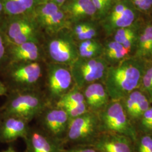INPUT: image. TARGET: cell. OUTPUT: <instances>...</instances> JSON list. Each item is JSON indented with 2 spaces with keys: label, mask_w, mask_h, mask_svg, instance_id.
Here are the masks:
<instances>
[{
  "label": "cell",
  "mask_w": 152,
  "mask_h": 152,
  "mask_svg": "<svg viewBox=\"0 0 152 152\" xmlns=\"http://www.w3.org/2000/svg\"><path fill=\"white\" fill-rule=\"evenodd\" d=\"M129 53V51L125 49L122 44L113 41L104 46L102 57L109 65V63L124 59Z\"/></svg>",
  "instance_id": "19"
},
{
  "label": "cell",
  "mask_w": 152,
  "mask_h": 152,
  "mask_svg": "<svg viewBox=\"0 0 152 152\" xmlns=\"http://www.w3.org/2000/svg\"></svg>",
  "instance_id": "43"
},
{
  "label": "cell",
  "mask_w": 152,
  "mask_h": 152,
  "mask_svg": "<svg viewBox=\"0 0 152 152\" xmlns=\"http://www.w3.org/2000/svg\"><path fill=\"white\" fill-rule=\"evenodd\" d=\"M145 70L140 62L132 59L109 66L103 82L110 100L120 101L139 89Z\"/></svg>",
  "instance_id": "1"
},
{
  "label": "cell",
  "mask_w": 152,
  "mask_h": 152,
  "mask_svg": "<svg viewBox=\"0 0 152 152\" xmlns=\"http://www.w3.org/2000/svg\"><path fill=\"white\" fill-rule=\"evenodd\" d=\"M0 152H18L16 149L12 146H9L7 149H6L5 150L1 151Z\"/></svg>",
  "instance_id": "39"
},
{
  "label": "cell",
  "mask_w": 152,
  "mask_h": 152,
  "mask_svg": "<svg viewBox=\"0 0 152 152\" xmlns=\"http://www.w3.org/2000/svg\"><path fill=\"white\" fill-rule=\"evenodd\" d=\"M105 2H106V3L108 4V5L109 6L110 5V2H111V1L112 0H104Z\"/></svg>",
  "instance_id": "40"
},
{
  "label": "cell",
  "mask_w": 152,
  "mask_h": 152,
  "mask_svg": "<svg viewBox=\"0 0 152 152\" xmlns=\"http://www.w3.org/2000/svg\"><path fill=\"white\" fill-rule=\"evenodd\" d=\"M6 16L32 15L37 6L43 0H1Z\"/></svg>",
  "instance_id": "17"
},
{
  "label": "cell",
  "mask_w": 152,
  "mask_h": 152,
  "mask_svg": "<svg viewBox=\"0 0 152 152\" xmlns=\"http://www.w3.org/2000/svg\"><path fill=\"white\" fill-rule=\"evenodd\" d=\"M0 107L2 116H14L29 123L35 120L50 103L42 90L9 92Z\"/></svg>",
  "instance_id": "3"
},
{
  "label": "cell",
  "mask_w": 152,
  "mask_h": 152,
  "mask_svg": "<svg viewBox=\"0 0 152 152\" xmlns=\"http://www.w3.org/2000/svg\"><path fill=\"white\" fill-rule=\"evenodd\" d=\"M98 114L101 132L124 135L133 142L136 139V127L125 113L120 101L111 100Z\"/></svg>",
  "instance_id": "8"
},
{
  "label": "cell",
  "mask_w": 152,
  "mask_h": 152,
  "mask_svg": "<svg viewBox=\"0 0 152 152\" xmlns=\"http://www.w3.org/2000/svg\"><path fill=\"white\" fill-rule=\"evenodd\" d=\"M61 152H98L92 146L77 145L64 148Z\"/></svg>",
  "instance_id": "32"
},
{
  "label": "cell",
  "mask_w": 152,
  "mask_h": 152,
  "mask_svg": "<svg viewBox=\"0 0 152 152\" xmlns=\"http://www.w3.org/2000/svg\"><path fill=\"white\" fill-rule=\"evenodd\" d=\"M127 7L126 6L122 5V4H119L116 6L114 7L113 10L112 11V13L111 14V15L110 16V18H114L115 16H118V15H120L121 13H122L123 11L125 10Z\"/></svg>",
  "instance_id": "35"
},
{
  "label": "cell",
  "mask_w": 152,
  "mask_h": 152,
  "mask_svg": "<svg viewBox=\"0 0 152 152\" xmlns=\"http://www.w3.org/2000/svg\"><path fill=\"white\" fill-rule=\"evenodd\" d=\"M2 116L1 112V111H0V122H1V121L2 120Z\"/></svg>",
  "instance_id": "41"
},
{
  "label": "cell",
  "mask_w": 152,
  "mask_h": 152,
  "mask_svg": "<svg viewBox=\"0 0 152 152\" xmlns=\"http://www.w3.org/2000/svg\"><path fill=\"white\" fill-rule=\"evenodd\" d=\"M89 111L98 113L111 101L103 82H96L82 89Z\"/></svg>",
  "instance_id": "15"
},
{
  "label": "cell",
  "mask_w": 152,
  "mask_h": 152,
  "mask_svg": "<svg viewBox=\"0 0 152 152\" xmlns=\"http://www.w3.org/2000/svg\"><path fill=\"white\" fill-rule=\"evenodd\" d=\"M0 23L8 45L34 42L42 45L44 34L32 15L6 16Z\"/></svg>",
  "instance_id": "5"
},
{
  "label": "cell",
  "mask_w": 152,
  "mask_h": 152,
  "mask_svg": "<svg viewBox=\"0 0 152 152\" xmlns=\"http://www.w3.org/2000/svg\"><path fill=\"white\" fill-rule=\"evenodd\" d=\"M137 134L152 135V104L135 124Z\"/></svg>",
  "instance_id": "22"
},
{
  "label": "cell",
  "mask_w": 152,
  "mask_h": 152,
  "mask_svg": "<svg viewBox=\"0 0 152 152\" xmlns=\"http://www.w3.org/2000/svg\"><path fill=\"white\" fill-rule=\"evenodd\" d=\"M8 93L7 88L4 83L0 80V96H6Z\"/></svg>",
  "instance_id": "36"
},
{
  "label": "cell",
  "mask_w": 152,
  "mask_h": 152,
  "mask_svg": "<svg viewBox=\"0 0 152 152\" xmlns=\"http://www.w3.org/2000/svg\"><path fill=\"white\" fill-rule=\"evenodd\" d=\"M64 109L68 115L70 119H73L85 113L88 110L86 103L80 104L65 107Z\"/></svg>",
  "instance_id": "29"
},
{
  "label": "cell",
  "mask_w": 152,
  "mask_h": 152,
  "mask_svg": "<svg viewBox=\"0 0 152 152\" xmlns=\"http://www.w3.org/2000/svg\"><path fill=\"white\" fill-rule=\"evenodd\" d=\"M82 103H85L84 95L81 89L75 85L71 91L67 92L55 105L61 108H64L69 105Z\"/></svg>",
  "instance_id": "20"
},
{
  "label": "cell",
  "mask_w": 152,
  "mask_h": 152,
  "mask_svg": "<svg viewBox=\"0 0 152 152\" xmlns=\"http://www.w3.org/2000/svg\"><path fill=\"white\" fill-rule=\"evenodd\" d=\"M135 5L139 9L143 10H148L151 5H150L145 0H131Z\"/></svg>",
  "instance_id": "34"
},
{
  "label": "cell",
  "mask_w": 152,
  "mask_h": 152,
  "mask_svg": "<svg viewBox=\"0 0 152 152\" xmlns=\"http://www.w3.org/2000/svg\"><path fill=\"white\" fill-rule=\"evenodd\" d=\"M141 93L142 92L139 89L135 90L120 100L125 113L131 122Z\"/></svg>",
  "instance_id": "21"
},
{
  "label": "cell",
  "mask_w": 152,
  "mask_h": 152,
  "mask_svg": "<svg viewBox=\"0 0 152 152\" xmlns=\"http://www.w3.org/2000/svg\"><path fill=\"white\" fill-rule=\"evenodd\" d=\"M151 105L152 104L149 100L142 92L139 99V101L137 104L134 114L132 119V122L134 125H135L136 122L140 118L142 114L151 106Z\"/></svg>",
  "instance_id": "28"
},
{
  "label": "cell",
  "mask_w": 152,
  "mask_h": 152,
  "mask_svg": "<svg viewBox=\"0 0 152 152\" xmlns=\"http://www.w3.org/2000/svg\"><path fill=\"white\" fill-rule=\"evenodd\" d=\"M133 36H134V33L130 29L125 28H121L118 30L115 34L114 41L120 44H122L126 39Z\"/></svg>",
  "instance_id": "31"
},
{
  "label": "cell",
  "mask_w": 152,
  "mask_h": 152,
  "mask_svg": "<svg viewBox=\"0 0 152 152\" xmlns=\"http://www.w3.org/2000/svg\"><path fill=\"white\" fill-rule=\"evenodd\" d=\"M42 47L46 62L71 66L79 58L77 44L69 29L44 36Z\"/></svg>",
  "instance_id": "4"
},
{
  "label": "cell",
  "mask_w": 152,
  "mask_h": 152,
  "mask_svg": "<svg viewBox=\"0 0 152 152\" xmlns=\"http://www.w3.org/2000/svg\"><path fill=\"white\" fill-rule=\"evenodd\" d=\"M60 9L67 16L71 25L95 15L98 12L91 0H66Z\"/></svg>",
  "instance_id": "16"
},
{
  "label": "cell",
  "mask_w": 152,
  "mask_h": 152,
  "mask_svg": "<svg viewBox=\"0 0 152 152\" xmlns=\"http://www.w3.org/2000/svg\"><path fill=\"white\" fill-rule=\"evenodd\" d=\"M6 16L5 12L4 10V7L2 2L0 0V21Z\"/></svg>",
  "instance_id": "38"
},
{
  "label": "cell",
  "mask_w": 152,
  "mask_h": 152,
  "mask_svg": "<svg viewBox=\"0 0 152 152\" xmlns=\"http://www.w3.org/2000/svg\"><path fill=\"white\" fill-rule=\"evenodd\" d=\"M95 6L97 12L99 14H104L107 10L109 6L104 0H91Z\"/></svg>",
  "instance_id": "33"
},
{
  "label": "cell",
  "mask_w": 152,
  "mask_h": 152,
  "mask_svg": "<svg viewBox=\"0 0 152 152\" xmlns=\"http://www.w3.org/2000/svg\"><path fill=\"white\" fill-rule=\"evenodd\" d=\"M79 58L90 59L102 57L103 46L95 39L77 42Z\"/></svg>",
  "instance_id": "18"
},
{
  "label": "cell",
  "mask_w": 152,
  "mask_h": 152,
  "mask_svg": "<svg viewBox=\"0 0 152 152\" xmlns=\"http://www.w3.org/2000/svg\"><path fill=\"white\" fill-rule=\"evenodd\" d=\"M101 133L98 113L88 111L71 119L64 144L65 147L92 146Z\"/></svg>",
  "instance_id": "6"
},
{
  "label": "cell",
  "mask_w": 152,
  "mask_h": 152,
  "mask_svg": "<svg viewBox=\"0 0 152 152\" xmlns=\"http://www.w3.org/2000/svg\"><path fill=\"white\" fill-rule=\"evenodd\" d=\"M75 86L70 66L46 63L42 90L50 104L55 105Z\"/></svg>",
  "instance_id": "7"
},
{
  "label": "cell",
  "mask_w": 152,
  "mask_h": 152,
  "mask_svg": "<svg viewBox=\"0 0 152 152\" xmlns=\"http://www.w3.org/2000/svg\"><path fill=\"white\" fill-rule=\"evenodd\" d=\"M30 128L26 120L14 116L2 117L0 122V142L11 143L26 137Z\"/></svg>",
  "instance_id": "12"
},
{
  "label": "cell",
  "mask_w": 152,
  "mask_h": 152,
  "mask_svg": "<svg viewBox=\"0 0 152 152\" xmlns=\"http://www.w3.org/2000/svg\"><path fill=\"white\" fill-rule=\"evenodd\" d=\"M23 140L26 152H61L65 147L63 142L49 135L37 126H30Z\"/></svg>",
  "instance_id": "11"
},
{
  "label": "cell",
  "mask_w": 152,
  "mask_h": 152,
  "mask_svg": "<svg viewBox=\"0 0 152 152\" xmlns=\"http://www.w3.org/2000/svg\"><path fill=\"white\" fill-rule=\"evenodd\" d=\"M133 144L134 152H152V135L137 134Z\"/></svg>",
  "instance_id": "24"
},
{
  "label": "cell",
  "mask_w": 152,
  "mask_h": 152,
  "mask_svg": "<svg viewBox=\"0 0 152 152\" xmlns=\"http://www.w3.org/2000/svg\"><path fill=\"white\" fill-rule=\"evenodd\" d=\"M35 120L39 129L64 143L71 121L64 109L49 104Z\"/></svg>",
  "instance_id": "10"
},
{
  "label": "cell",
  "mask_w": 152,
  "mask_h": 152,
  "mask_svg": "<svg viewBox=\"0 0 152 152\" xmlns=\"http://www.w3.org/2000/svg\"><path fill=\"white\" fill-rule=\"evenodd\" d=\"M9 64L8 44L2 32L0 23V76Z\"/></svg>",
  "instance_id": "27"
},
{
  "label": "cell",
  "mask_w": 152,
  "mask_h": 152,
  "mask_svg": "<svg viewBox=\"0 0 152 152\" xmlns=\"http://www.w3.org/2000/svg\"><path fill=\"white\" fill-rule=\"evenodd\" d=\"M97 35V31L94 27L91 24L88 23L87 27L84 32L76 38V42H79L83 41L87 39H95V37Z\"/></svg>",
  "instance_id": "30"
},
{
  "label": "cell",
  "mask_w": 152,
  "mask_h": 152,
  "mask_svg": "<svg viewBox=\"0 0 152 152\" xmlns=\"http://www.w3.org/2000/svg\"><path fill=\"white\" fill-rule=\"evenodd\" d=\"M139 90L147 96L152 104V66L145 68Z\"/></svg>",
  "instance_id": "26"
},
{
  "label": "cell",
  "mask_w": 152,
  "mask_h": 152,
  "mask_svg": "<svg viewBox=\"0 0 152 152\" xmlns=\"http://www.w3.org/2000/svg\"><path fill=\"white\" fill-rule=\"evenodd\" d=\"M135 15L134 12L128 7L118 16L110 18V23L115 26L118 27H127L130 26L134 20Z\"/></svg>",
  "instance_id": "25"
},
{
  "label": "cell",
  "mask_w": 152,
  "mask_h": 152,
  "mask_svg": "<svg viewBox=\"0 0 152 152\" xmlns=\"http://www.w3.org/2000/svg\"><path fill=\"white\" fill-rule=\"evenodd\" d=\"M138 55L145 56L152 53V26L146 28L141 35L139 42Z\"/></svg>",
  "instance_id": "23"
},
{
  "label": "cell",
  "mask_w": 152,
  "mask_h": 152,
  "mask_svg": "<svg viewBox=\"0 0 152 152\" xmlns=\"http://www.w3.org/2000/svg\"><path fill=\"white\" fill-rule=\"evenodd\" d=\"M92 147L98 152H134L132 139L113 133L102 132Z\"/></svg>",
  "instance_id": "13"
},
{
  "label": "cell",
  "mask_w": 152,
  "mask_h": 152,
  "mask_svg": "<svg viewBox=\"0 0 152 152\" xmlns=\"http://www.w3.org/2000/svg\"></svg>",
  "instance_id": "42"
},
{
  "label": "cell",
  "mask_w": 152,
  "mask_h": 152,
  "mask_svg": "<svg viewBox=\"0 0 152 152\" xmlns=\"http://www.w3.org/2000/svg\"><path fill=\"white\" fill-rule=\"evenodd\" d=\"M45 61L10 63L1 75L9 92L42 90Z\"/></svg>",
  "instance_id": "2"
},
{
  "label": "cell",
  "mask_w": 152,
  "mask_h": 152,
  "mask_svg": "<svg viewBox=\"0 0 152 152\" xmlns=\"http://www.w3.org/2000/svg\"><path fill=\"white\" fill-rule=\"evenodd\" d=\"M109 66L102 57L78 58L70 66L75 85L82 90L92 83L103 81Z\"/></svg>",
  "instance_id": "9"
},
{
  "label": "cell",
  "mask_w": 152,
  "mask_h": 152,
  "mask_svg": "<svg viewBox=\"0 0 152 152\" xmlns=\"http://www.w3.org/2000/svg\"><path fill=\"white\" fill-rule=\"evenodd\" d=\"M43 1H46V2L54 3L56 5L61 7V6L64 4V3L66 1V0H43Z\"/></svg>",
  "instance_id": "37"
},
{
  "label": "cell",
  "mask_w": 152,
  "mask_h": 152,
  "mask_svg": "<svg viewBox=\"0 0 152 152\" xmlns=\"http://www.w3.org/2000/svg\"><path fill=\"white\" fill-rule=\"evenodd\" d=\"M9 63L16 62L45 61L42 45L34 42L8 45Z\"/></svg>",
  "instance_id": "14"
}]
</instances>
